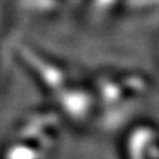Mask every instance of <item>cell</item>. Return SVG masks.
I'll list each match as a JSON object with an SVG mask.
<instances>
[{"instance_id":"1","label":"cell","mask_w":159,"mask_h":159,"mask_svg":"<svg viewBox=\"0 0 159 159\" xmlns=\"http://www.w3.org/2000/svg\"><path fill=\"white\" fill-rule=\"evenodd\" d=\"M38 66L41 68L42 82L57 104L61 118L80 128L99 125L96 99L90 80L54 61L42 59Z\"/></svg>"},{"instance_id":"2","label":"cell","mask_w":159,"mask_h":159,"mask_svg":"<svg viewBox=\"0 0 159 159\" xmlns=\"http://www.w3.org/2000/svg\"><path fill=\"white\" fill-rule=\"evenodd\" d=\"M97 106V124L116 125L149 90L147 79L132 73H100L90 80Z\"/></svg>"},{"instance_id":"3","label":"cell","mask_w":159,"mask_h":159,"mask_svg":"<svg viewBox=\"0 0 159 159\" xmlns=\"http://www.w3.org/2000/svg\"><path fill=\"white\" fill-rule=\"evenodd\" d=\"M123 159H159V128L141 123L127 132Z\"/></svg>"},{"instance_id":"4","label":"cell","mask_w":159,"mask_h":159,"mask_svg":"<svg viewBox=\"0 0 159 159\" xmlns=\"http://www.w3.org/2000/svg\"><path fill=\"white\" fill-rule=\"evenodd\" d=\"M123 4L131 10H145L159 7V0H123Z\"/></svg>"}]
</instances>
